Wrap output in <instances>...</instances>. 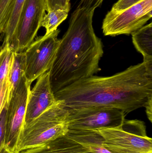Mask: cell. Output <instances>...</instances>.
Wrapping results in <instances>:
<instances>
[{
	"label": "cell",
	"mask_w": 152,
	"mask_h": 153,
	"mask_svg": "<svg viewBox=\"0 0 152 153\" xmlns=\"http://www.w3.org/2000/svg\"><path fill=\"white\" fill-rule=\"evenodd\" d=\"M9 102V82L7 76L0 82V114L4 107L8 105Z\"/></svg>",
	"instance_id": "ffe728a7"
},
{
	"label": "cell",
	"mask_w": 152,
	"mask_h": 153,
	"mask_svg": "<svg viewBox=\"0 0 152 153\" xmlns=\"http://www.w3.org/2000/svg\"><path fill=\"white\" fill-rule=\"evenodd\" d=\"M66 108L68 112L69 130H93L117 126L123 122L126 115L121 110L108 107Z\"/></svg>",
	"instance_id": "52a82bcc"
},
{
	"label": "cell",
	"mask_w": 152,
	"mask_h": 153,
	"mask_svg": "<svg viewBox=\"0 0 152 153\" xmlns=\"http://www.w3.org/2000/svg\"><path fill=\"white\" fill-rule=\"evenodd\" d=\"M57 29L50 34L39 37L24 52L26 60L25 75L29 83L51 68L59 45Z\"/></svg>",
	"instance_id": "5b68a950"
},
{
	"label": "cell",
	"mask_w": 152,
	"mask_h": 153,
	"mask_svg": "<svg viewBox=\"0 0 152 153\" xmlns=\"http://www.w3.org/2000/svg\"><path fill=\"white\" fill-rule=\"evenodd\" d=\"M30 85L24 75L7 105L4 144L12 153L15 152L19 135L24 126Z\"/></svg>",
	"instance_id": "ba28073f"
},
{
	"label": "cell",
	"mask_w": 152,
	"mask_h": 153,
	"mask_svg": "<svg viewBox=\"0 0 152 153\" xmlns=\"http://www.w3.org/2000/svg\"><path fill=\"white\" fill-rule=\"evenodd\" d=\"M46 11L54 10H70V0H45Z\"/></svg>",
	"instance_id": "d6986e66"
},
{
	"label": "cell",
	"mask_w": 152,
	"mask_h": 153,
	"mask_svg": "<svg viewBox=\"0 0 152 153\" xmlns=\"http://www.w3.org/2000/svg\"><path fill=\"white\" fill-rule=\"evenodd\" d=\"M54 94L66 108L105 107L127 114L144 107L152 98V61L112 76L84 78Z\"/></svg>",
	"instance_id": "6da1fadb"
},
{
	"label": "cell",
	"mask_w": 152,
	"mask_h": 153,
	"mask_svg": "<svg viewBox=\"0 0 152 153\" xmlns=\"http://www.w3.org/2000/svg\"><path fill=\"white\" fill-rule=\"evenodd\" d=\"M14 1L15 0H0V33L4 32Z\"/></svg>",
	"instance_id": "ac0fdd59"
},
{
	"label": "cell",
	"mask_w": 152,
	"mask_h": 153,
	"mask_svg": "<svg viewBox=\"0 0 152 153\" xmlns=\"http://www.w3.org/2000/svg\"><path fill=\"white\" fill-rule=\"evenodd\" d=\"M143 0H118L112 8V10L119 12L140 2Z\"/></svg>",
	"instance_id": "7402d4cb"
},
{
	"label": "cell",
	"mask_w": 152,
	"mask_h": 153,
	"mask_svg": "<svg viewBox=\"0 0 152 153\" xmlns=\"http://www.w3.org/2000/svg\"><path fill=\"white\" fill-rule=\"evenodd\" d=\"M7 105L4 107L0 114V150L4 145L6 132Z\"/></svg>",
	"instance_id": "44dd1931"
},
{
	"label": "cell",
	"mask_w": 152,
	"mask_h": 153,
	"mask_svg": "<svg viewBox=\"0 0 152 153\" xmlns=\"http://www.w3.org/2000/svg\"><path fill=\"white\" fill-rule=\"evenodd\" d=\"M25 68L26 60L24 52H13L8 75L9 101L13 91L21 78L25 75Z\"/></svg>",
	"instance_id": "5bb4252c"
},
{
	"label": "cell",
	"mask_w": 152,
	"mask_h": 153,
	"mask_svg": "<svg viewBox=\"0 0 152 153\" xmlns=\"http://www.w3.org/2000/svg\"><path fill=\"white\" fill-rule=\"evenodd\" d=\"M68 109L59 101L21 129L14 152L27 150L64 136L68 132Z\"/></svg>",
	"instance_id": "3957f363"
},
{
	"label": "cell",
	"mask_w": 152,
	"mask_h": 153,
	"mask_svg": "<svg viewBox=\"0 0 152 153\" xmlns=\"http://www.w3.org/2000/svg\"><path fill=\"white\" fill-rule=\"evenodd\" d=\"M12 48L8 43L0 46V82L8 76L12 57Z\"/></svg>",
	"instance_id": "e0dca14e"
},
{
	"label": "cell",
	"mask_w": 152,
	"mask_h": 153,
	"mask_svg": "<svg viewBox=\"0 0 152 153\" xmlns=\"http://www.w3.org/2000/svg\"><path fill=\"white\" fill-rule=\"evenodd\" d=\"M92 153H112L103 145V138L92 130H69L67 134Z\"/></svg>",
	"instance_id": "7c38bea8"
},
{
	"label": "cell",
	"mask_w": 152,
	"mask_h": 153,
	"mask_svg": "<svg viewBox=\"0 0 152 153\" xmlns=\"http://www.w3.org/2000/svg\"><path fill=\"white\" fill-rule=\"evenodd\" d=\"M46 11L45 0L26 1L11 45L13 52H23L34 41L41 27Z\"/></svg>",
	"instance_id": "9c48e42d"
},
{
	"label": "cell",
	"mask_w": 152,
	"mask_h": 153,
	"mask_svg": "<svg viewBox=\"0 0 152 153\" xmlns=\"http://www.w3.org/2000/svg\"><path fill=\"white\" fill-rule=\"evenodd\" d=\"M70 10H54L47 12L43 18L41 27L45 28L46 35L56 30L59 25L68 17Z\"/></svg>",
	"instance_id": "2e32d148"
},
{
	"label": "cell",
	"mask_w": 152,
	"mask_h": 153,
	"mask_svg": "<svg viewBox=\"0 0 152 153\" xmlns=\"http://www.w3.org/2000/svg\"><path fill=\"white\" fill-rule=\"evenodd\" d=\"M56 102L51 86L50 73L47 71L37 78L29 91L24 125L37 117Z\"/></svg>",
	"instance_id": "30bf717a"
},
{
	"label": "cell",
	"mask_w": 152,
	"mask_h": 153,
	"mask_svg": "<svg viewBox=\"0 0 152 153\" xmlns=\"http://www.w3.org/2000/svg\"><path fill=\"white\" fill-rule=\"evenodd\" d=\"M0 153H12L8 149L7 147L5 146L4 144L3 146L2 147L0 150Z\"/></svg>",
	"instance_id": "d4e9b609"
},
{
	"label": "cell",
	"mask_w": 152,
	"mask_h": 153,
	"mask_svg": "<svg viewBox=\"0 0 152 153\" xmlns=\"http://www.w3.org/2000/svg\"><path fill=\"white\" fill-rule=\"evenodd\" d=\"M104 0H80L77 8H84L88 11H95L100 7Z\"/></svg>",
	"instance_id": "603a6c76"
},
{
	"label": "cell",
	"mask_w": 152,
	"mask_h": 153,
	"mask_svg": "<svg viewBox=\"0 0 152 153\" xmlns=\"http://www.w3.org/2000/svg\"><path fill=\"white\" fill-rule=\"evenodd\" d=\"M26 0H15L10 19L3 32V43H8L11 46L14 39L20 17Z\"/></svg>",
	"instance_id": "9a60e30c"
},
{
	"label": "cell",
	"mask_w": 152,
	"mask_h": 153,
	"mask_svg": "<svg viewBox=\"0 0 152 153\" xmlns=\"http://www.w3.org/2000/svg\"><path fill=\"white\" fill-rule=\"evenodd\" d=\"M146 110V114L148 118L151 122H152V98H151L145 104V107Z\"/></svg>",
	"instance_id": "cb8c5ba5"
},
{
	"label": "cell",
	"mask_w": 152,
	"mask_h": 153,
	"mask_svg": "<svg viewBox=\"0 0 152 153\" xmlns=\"http://www.w3.org/2000/svg\"><path fill=\"white\" fill-rule=\"evenodd\" d=\"M94 11L77 8L71 14L68 28L60 39L55 60L49 71L54 94L100 71L103 45L93 27Z\"/></svg>",
	"instance_id": "7a4b0ae2"
},
{
	"label": "cell",
	"mask_w": 152,
	"mask_h": 153,
	"mask_svg": "<svg viewBox=\"0 0 152 153\" xmlns=\"http://www.w3.org/2000/svg\"><path fill=\"white\" fill-rule=\"evenodd\" d=\"M12 153H92L66 134L54 141L18 152Z\"/></svg>",
	"instance_id": "8fae6325"
},
{
	"label": "cell",
	"mask_w": 152,
	"mask_h": 153,
	"mask_svg": "<svg viewBox=\"0 0 152 153\" xmlns=\"http://www.w3.org/2000/svg\"><path fill=\"white\" fill-rule=\"evenodd\" d=\"M152 0H143L119 12L111 10L103 22L105 36L132 35L144 26L152 17Z\"/></svg>",
	"instance_id": "8992f818"
},
{
	"label": "cell",
	"mask_w": 152,
	"mask_h": 153,
	"mask_svg": "<svg viewBox=\"0 0 152 153\" xmlns=\"http://www.w3.org/2000/svg\"><path fill=\"white\" fill-rule=\"evenodd\" d=\"M92 130L102 137L103 145L112 153H152V139L143 121L125 119L117 126Z\"/></svg>",
	"instance_id": "277c9868"
},
{
	"label": "cell",
	"mask_w": 152,
	"mask_h": 153,
	"mask_svg": "<svg viewBox=\"0 0 152 153\" xmlns=\"http://www.w3.org/2000/svg\"><path fill=\"white\" fill-rule=\"evenodd\" d=\"M133 44L143 56L145 62L152 61V23L132 34Z\"/></svg>",
	"instance_id": "4fadbf2b"
}]
</instances>
